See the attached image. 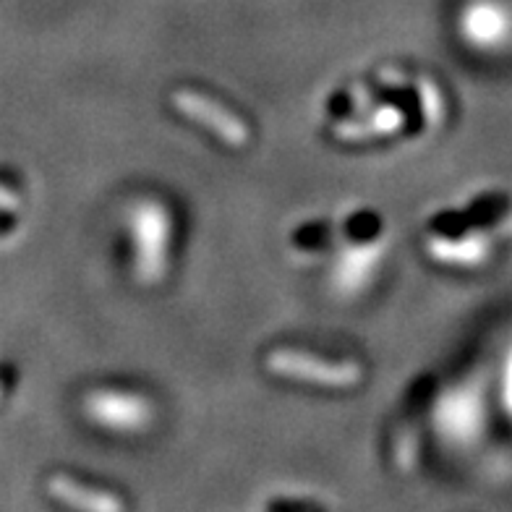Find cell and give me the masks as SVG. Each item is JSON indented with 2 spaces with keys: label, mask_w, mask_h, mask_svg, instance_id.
Listing matches in <instances>:
<instances>
[{
  "label": "cell",
  "mask_w": 512,
  "mask_h": 512,
  "mask_svg": "<svg viewBox=\"0 0 512 512\" xmlns=\"http://www.w3.org/2000/svg\"><path fill=\"white\" fill-rule=\"evenodd\" d=\"M405 123V115L398 108H382L371 113L366 121H343L335 126V134L345 142H358V139H369V136L392 134Z\"/></svg>",
  "instance_id": "cell-4"
},
{
  "label": "cell",
  "mask_w": 512,
  "mask_h": 512,
  "mask_svg": "<svg viewBox=\"0 0 512 512\" xmlns=\"http://www.w3.org/2000/svg\"><path fill=\"white\" fill-rule=\"evenodd\" d=\"M267 369L277 377L304 379V382L351 387L364 379V369L353 361H324L301 351H275L267 356Z\"/></svg>",
  "instance_id": "cell-1"
},
{
  "label": "cell",
  "mask_w": 512,
  "mask_h": 512,
  "mask_svg": "<svg viewBox=\"0 0 512 512\" xmlns=\"http://www.w3.org/2000/svg\"><path fill=\"white\" fill-rule=\"evenodd\" d=\"M110 403L115 405L113 411L110 408H95V416L100 418L102 424L113 426H142L149 416V405L142 398H118V395H105Z\"/></svg>",
  "instance_id": "cell-5"
},
{
  "label": "cell",
  "mask_w": 512,
  "mask_h": 512,
  "mask_svg": "<svg viewBox=\"0 0 512 512\" xmlns=\"http://www.w3.org/2000/svg\"><path fill=\"white\" fill-rule=\"evenodd\" d=\"M418 92H421V108H424L429 126H439V123H442V115H445V102H442L437 84L429 79H418Z\"/></svg>",
  "instance_id": "cell-7"
},
{
  "label": "cell",
  "mask_w": 512,
  "mask_h": 512,
  "mask_svg": "<svg viewBox=\"0 0 512 512\" xmlns=\"http://www.w3.org/2000/svg\"><path fill=\"white\" fill-rule=\"evenodd\" d=\"M173 105L186 118L202 123L209 131H215L230 147H243V144L249 142V128H246V123L236 113H230L228 108H223L220 102L209 100V97L199 95V92H191V89H178L176 95H173Z\"/></svg>",
  "instance_id": "cell-2"
},
{
  "label": "cell",
  "mask_w": 512,
  "mask_h": 512,
  "mask_svg": "<svg viewBox=\"0 0 512 512\" xmlns=\"http://www.w3.org/2000/svg\"><path fill=\"white\" fill-rule=\"evenodd\" d=\"M50 492L53 497H58L61 502L71 507H79V510H92V512H121L123 502L118 497L108 492H100V489H89V486L76 484L74 479H66V476H55L50 479Z\"/></svg>",
  "instance_id": "cell-3"
},
{
  "label": "cell",
  "mask_w": 512,
  "mask_h": 512,
  "mask_svg": "<svg viewBox=\"0 0 512 512\" xmlns=\"http://www.w3.org/2000/svg\"><path fill=\"white\" fill-rule=\"evenodd\" d=\"M489 251H492V243L484 236H473L465 246H450V243L439 241L432 243V254L452 264H479Z\"/></svg>",
  "instance_id": "cell-6"
}]
</instances>
